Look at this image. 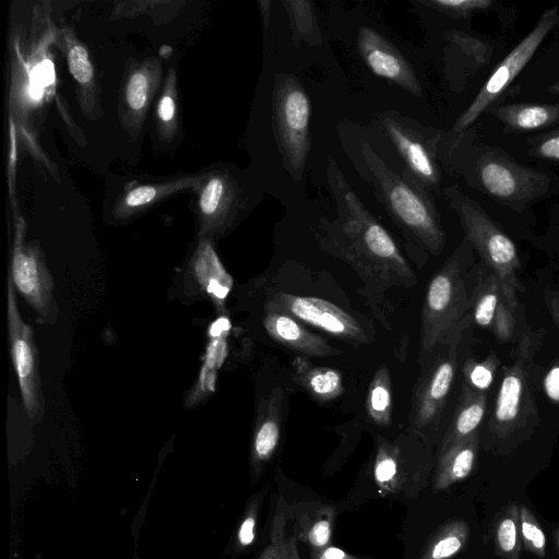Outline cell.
Listing matches in <instances>:
<instances>
[{"instance_id": "cell-1", "label": "cell", "mask_w": 559, "mask_h": 559, "mask_svg": "<svg viewBox=\"0 0 559 559\" xmlns=\"http://www.w3.org/2000/svg\"><path fill=\"white\" fill-rule=\"evenodd\" d=\"M326 181L336 205L333 219H319L313 235L326 252L349 264L366 284L371 301L391 287L413 286L416 276L391 234L368 210L332 155Z\"/></svg>"}, {"instance_id": "cell-2", "label": "cell", "mask_w": 559, "mask_h": 559, "mask_svg": "<svg viewBox=\"0 0 559 559\" xmlns=\"http://www.w3.org/2000/svg\"><path fill=\"white\" fill-rule=\"evenodd\" d=\"M343 146L407 241L431 254L441 253L445 235L431 193L389 167L366 140H350Z\"/></svg>"}, {"instance_id": "cell-3", "label": "cell", "mask_w": 559, "mask_h": 559, "mask_svg": "<svg viewBox=\"0 0 559 559\" xmlns=\"http://www.w3.org/2000/svg\"><path fill=\"white\" fill-rule=\"evenodd\" d=\"M443 195L456 213L466 239L492 270L507 304L514 310L520 286L518 280L520 260L514 242L475 200L462 193L457 187H447Z\"/></svg>"}, {"instance_id": "cell-4", "label": "cell", "mask_w": 559, "mask_h": 559, "mask_svg": "<svg viewBox=\"0 0 559 559\" xmlns=\"http://www.w3.org/2000/svg\"><path fill=\"white\" fill-rule=\"evenodd\" d=\"M472 302L457 250L429 282L421 312V356L456 338Z\"/></svg>"}, {"instance_id": "cell-5", "label": "cell", "mask_w": 559, "mask_h": 559, "mask_svg": "<svg viewBox=\"0 0 559 559\" xmlns=\"http://www.w3.org/2000/svg\"><path fill=\"white\" fill-rule=\"evenodd\" d=\"M311 104L300 80L292 73H278L272 90V126L283 164L299 179L311 148Z\"/></svg>"}, {"instance_id": "cell-6", "label": "cell", "mask_w": 559, "mask_h": 559, "mask_svg": "<svg viewBox=\"0 0 559 559\" xmlns=\"http://www.w3.org/2000/svg\"><path fill=\"white\" fill-rule=\"evenodd\" d=\"M378 123L403 164L402 171L430 193L439 190L437 163L442 133L394 110L378 114Z\"/></svg>"}, {"instance_id": "cell-7", "label": "cell", "mask_w": 559, "mask_h": 559, "mask_svg": "<svg viewBox=\"0 0 559 559\" xmlns=\"http://www.w3.org/2000/svg\"><path fill=\"white\" fill-rule=\"evenodd\" d=\"M559 23V8L552 5L539 16L533 29L500 61L474 100L457 118L452 133L460 134L495 103L532 59L546 36Z\"/></svg>"}, {"instance_id": "cell-8", "label": "cell", "mask_w": 559, "mask_h": 559, "mask_svg": "<svg viewBox=\"0 0 559 559\" xmlns=\"http://www.w3.org/2000/svg\"><path fill=\"white\" fill-rule=\"evenodd\" d=\"M8 331L11 358L16 373L22 402L26 415L33 421L44 416V394L41 390L38 352L34 334L19 311L16 290L8 276Z\"/></svg>"}, {"instance_id": "cell-9", "label": "cell", "mask_w": 559, "mask_h": 559, "mask_svg": "<svg viewBox=\"0 0 559 559\" xmlns=\"http://www.w3.org/2000/svg\"><path fill=\"white\" fill-rule=\"evenodd\" d=\"M476 175L481 188L500 202L518 207L548 190L546 174L526 168L497 152H487L477 160Z\"/></svg>"}, {"instance_id": "cell-10", "label": "cell", "mask_w": 559, "mask_h": 559, "mask_svg": "<svg viewBox=\"0 0 559 559\" xmlns=\"http://www.w3.org/2000/svg\"><path fill=\"white\" fill-rule=\"evenodd\" d=\"M456 340L447 356L433 360L418 377L412 396L408 432L419 438L433 429L443 413L456 371Z\"/></svg>"}, {"instance_id": "cell-11", "label": "cell", "mask_w": 559, "mask_h": 559, "mask_svg": "<svg viewBox=\"0 0 559 559\" xmlns=\"http://www.w3.org/2000/svg\"><path fill=\"white\" fill-rule=\"evenodd\" d=\"M266 304L284 310L300 322L316 326L348 343L371 342V337L356 318L328 300L275 292L270 295Z\"/></svg>"}, {"instance_id": "cell-12", "label": "cell", "mask_w": 559, "mask_h": 559, "mask_svg": "<svg viewBox=\"0 0 559 559\" xmlns=\"http://www.w3.org/2000/svg\"><path fill=\"white\" fill-rule=\"evenodd\" d=\"M9 275L15 290L37 312L39 319L52 323L58 306L53 296L55 282L40 252L16 239Z\"/></svg>"}, {"instance_id": "cell-13", "label": "cell", "mask_w": 559, "mask_h": 559, "mask_svg": "<svg viewBox=\"0 0 559 559\" xmlns=\"http://www.w3.org/2000/svg\"><path fill=\"white\" fill-rule=\"evenodd\" d=\"M357 49L376 75L390 81L416 97L423 96L418 76L404 55L383 35L369 26L357 33Z\"/></svg>"}, {"instance_id": "cell-14", "label": "cell", "mask_w": 559, "mask_h": 559, "mask_svg": "<svg viewBox=\"0 0 559 559\" xmlns=\"http://www.w3.org/2000/svg\"><path fill=\"white\" fill-rule=\"evenodd\" d=\"M263 324L267 334L278 344L305 356L332 357L342 350L304 328L300 321L284 310L265 304Z\"/></svg>"}, {"instance_id": "cell-15", "label": "cell", "mask_w": 559, "mask_h": 559, "mask_svg": "<svg viewBox=\"0 0 559 559\" xmlns=\"http://www.w3.org/2000/svg\"><path fill=\"white\" fill-rule=\"evenodd\" d=\"M283 402L284 391L277 388L258 407L251 448L252 462L257 466L266 463L277 448L283 419Z\"/></svg>"}, {"instance_id": "cell-16", "label": "cell", "mask_w": 559, "mask_h": 559, "mask_svg": "<svg viewBox=\"0 0 559 559\" xmlns=\"http://www.w3.org/2000/svg\"><path fill=\"white\" fill-rule=\"evenodd\" d=\"M478 444L479 433L476 432L439 452L433 478L435 491L445 490L472 473L478 453Z\"/></svg>"}, {"instance_id": "cell-17", "label": "cell", "mask_w": 559, "mask_h": 559, "mask_svg": "<svg viewBox=\"0 0 559 559\" xmlns=\"http://www.w3.org/2000/svg\"><path fill=\"white\" fill-rule=\"evenodd\" d=\"M191 275L201 293L206 294L217 308L224 306L233 280L209 243L198 249L192 261Z\"/></svg>"}, {"instance_id": "cell-18", "label": "cell", "mask_w": 559, "mask_h": 559, "mask_svg": "<svg viewBox=\"0 0 559 559\" xmlns=\"http://www.w3.org/2000/svg\"><path fill=\"white\" fill-rule=\"evenodd\" d=\"M491 114L511 132H530L559 123V104H508Z\"/></svg>"}, {"instance_id": "cell-19", "label": "cell", "mask_w": 559, "mask_h": 559, "mask_svg": "<svg viewBox=\"0 0 559 559\" xmlns=\"http://www.w3.org/2000/svg\"><path fill=\"white\" fill-rule=\"evenodd\" d=\"M525 373L522 361L506 370L497 395L493 427L498 433L509 432L516 424L525 389Z\"/></svg>"}, {"instance_id": "cell-20", "label": "cell", "mask_w": 559, "mask_h": 559, "mask_svg": "<svg viewBox=\"0 0 559 559\" xmlns=\"http://www.w3.org/2000/svg\"><path fill=\"white\" fill-rule=\"evenodd\" d=\"M239 190L226 175L212 176L205 183L199 199V206L209 224L222 226L237 209Z\"/></svg>"}, {"instance_id": "cell-21", "label": "cell", "mask_w": 559, "mask_h": 559, "mask_svg": "<svg viewBox=\"0 0 559 559\" xmlns=\"http://www.w3.org/2000/svg\"><path fill=\"white\" fill-rule=\"evenodd\" d=\"M486 409V394L463 385L460 403L443 436L439 452L478 432Z\"/></svg>"}, {"instance_id": "cell-22", "label": "cell", "mask_w": 559, "mask_h": 559, "mask_svg": "<svg viewBox=\"0 0 559 559\" xmlns=\"http://www.w3.org/2000/svg\"><path fill=\"white\" fill-rule=\"evenodd\" d=\"M334 520V509L328 506L307 507L298 515L296 535L309 545L312 556L330 546Z\"/></svg>"}, {"instance_id": "cell-23", "label": "cell", "mask_w": 559, "mask_h": 559, "mask_svg": "<svg viewBox=\"0 0 559 559\" xmlns=\"http://www.w3.org/2000/svg\"><path fill=\"white\" fill-rule=\"evenodd\" d=\"M468 536L467 523L452 520L431 536L419 559H451L465 547Z\"/></svg>"}, {"instance_id": "cell-24", "label": "cell", "mask_w": 559, "mask_h": 559, "mask_svg": "<svg viewBox=\"0 0 559 559\" xmlns=\"http://www.w3.org/2000/svg\"><path fill=\"white\" fill-rule=\"evenodd\" d=\"M297 379L319 400H332L342 394L344 388L340 373L331 368L312 367L301 361L296 364Z\"/></svg>"}, {"instance_id": "cell-25", "label": "cell", "mask_w": 559, "mask_h": 559, "mask_svg": "<svg viewBox=\"0 0 559 559\" xmlns=\"http://www.w3.org/2000/svg\"><path fill=\"white\" fill-rule=\"evenodd\" d=\"M495 545L502 559H519L521 551L520 506L511 502L495 524Z\"/></svg>"}, {"instance_id": "cell-26", "label": "cell", "mask_w": 559, "mask_h": 559, "mask_svg": "<svg viewBox=\"0 0 559 559\" xmlns=\"http://www.w3.org/2000/svg\"><path fill=\"white\" fill-rule=\"evenodd\" d=\"M290 25L295 43L321 44V32L312 2L306 0L282 1Z\"/></svg>"}, {"instance_id": "cell-27", "label": "cell", "mask_w": 559, "mask_h": 559, "mask_svg": "<svg viewBox=\"0 0 559 559\" xmlns=\"http://www.w3.org/2000/svg\"><path fill=\"white\" fill-rule=\"evenodd\" d=\"M366 409L371 420L381 427L391 423L392 391L390 371L382 365L376 371L367 394Z\"/></svg>"}, {"instance_id": "cell-28", "label": "cell", "mask_w": 559, "mask_h": 559, "mask_svg": "<svg viewBox=\"0 0 559 559\" xmlns=\"http://www.w3.org/2000/svg\"><path fill=\"white\" fill-rule=\"evenodd\" d=\"M401 441L378 439L373 476L376 483L384 489L394 488L402 473L403 450Z\"/></svg>"}, {"instance_id": "cell-29", "label": "cell", "mask_w": 559, "mask_h": 559, "mask_svg": "<svg viewBox=\"0 0 559 559\" xmlns=\"http://www.w3.org/2000/svg\"><path fill=\"white\" fill-rule=\"evenodd\" d=\"M506 304L500 283L491 273L481 282L473 297L472 307L475 322L481 328L491 329L500 309Z\"/></svg>"}, {"instance_id": "cell-30", "label": "cell", "mask_w": 559, "mask_h": 559, "mask_svg": "<svg viewBox=\"0 0 559 559\" xmlns=\"http://www.w3.org/2000/svg\"><path fill=\"white\" fill-rule=\"evenodd\" d=\"M520 532L524 548L537 557L546 556V536L535 515L524 506H520Z\"/></svg>"}, {"instance_id": "cell-31", "label": "cell", "mask_w": 559, "mask_h": 559, "mask_svg": "<svg viewBox=\"0 0 559 559\" xmlns=\"http://www.w3.org/2000/svg\"><path fill=\"white\" fill-rule=\"evenodd\" d=\"M288 507L283 500L278 501L271 531V542L260 555L259 559H286L287 539L285 538V526L288 519Z\"/></svg>"}, {"instance_id": "cell-32", "label": "cell", "mask_w": 559, "mask_h": 559, "mask_svg": "<svg viewBox=\"0 0 559 559\" xmlns=\"http://www.w3.org/2000/svg\"><path fill=\"white\" fill-rule=\"evenodd\" d=\"M498 366L495 355L488 356L483 361L467 360L464 366V385L471 390L484 392L493 380V374Z\"/></svg>"}, {"instance_id": "cell-33", "label": "cell", "mask_w": 559, "mask_h": 559, "mask_svg": "<svg viewBox=\"0 0 559 559\" xmlns=\"http://www.w3.org/2000/svg\"><path fill=\"white\" fill-rule=\"evenodd\" d=\"M420 3L453 19L469 17L493 4L491 0H425Z\"/></svg>"}, {"instance_id": "cell-34", "label": "cell", "mask_w": 559, "mask_h": 559, "mask_svg": "<svg viewBox=\"0 0 559 559\" xmlns=\"http://www.w3.org/2000/svg\"><path fill=\"white\" fill-rule=\"evenodd\" d=\"M69 69L79 83H87L93 78V67L87 51L80 45L73 46L68 55Z\"/></svg>"}, {"instance_id": "cell-35", "label": "cell", "mask_w": 559, "mask_h": 559, "mask_svg": "<svg viewBox=\"0 0 559 559\" xmlns=\"http://www.w3.org/2000/svg\"><path fill=\"white\" fill-rule=\"evenodd\" d=\"M531 153L542 159L559 162V126L533 141Z\"/></svg>"}, {"instance_id": "cell-36", "label": "cell", "mask_w": 559, "mask_h": 559, "mask_svg": "<svg viewBox=\"0 0 559 559\" xmlns=\"http://www.w3.org/2000/svg\"><path fill=\"white\" fill-rule=\"evenodd\" d=\"M148 81L144 73L135 72L127 85V100L133 110L142 109L147 100Z\"/></svg>"}, {"instance_id": "cell-37", "label": "cell", "mask_w": 559, "mask_h": 559, "mask_svg": "<svg viewBox=\"0 0 559 559\" xmlns=\"http://www.w3.org/2000/svg\"><path fill=\"white\" fill-rule=\"evenodd\" d=\"M157 194V188L152 186H140L131 190L124 198V203L129 207L143 206L151 202Z\"/></svg>"}, {"instance_id": "cell-38", "label": "cell", "mask_w": 559, "mask_h": 559, "mask_svg": "<svg viewBox=\"0 0 559 559\" xmlns=\"http://www.w3.org/2000/svg\"><path fill=\"white\" fill-rule=\"evenodd\" d=\"M257 525V512L253 509L242 521L238 531V542L242 546H249L254 540Z\"/></svg>"}, {"instance_id": "cell-39", "label": "cell", "mask_w": 559, "mask_h": 559, "mask_svg": "<svg viewBox=\"0 0 559 559\" xmlns=\"http://www.w3.org/2000/svg\"><path fill=\"white\" fill-rule=\"evenodd\" d=\"M544 384L547 395L551 400L559 402V366H555L549 370Z\"/></svg>"}, {"instance_id": "cell-40", "label": "cell", "mask_w": 559, "mask_h": 559, "mask_svg": "<svg viewBox=\"0 0 559 559\" xmlns=\"http://www.w3.org/2000/svg\"><path fill=\"white\" fill-rule=\"evenodd\" d=\"M175 115V102L169 95H164L158 104V117L162 121L173 120Z\"/></svg>"}, {"instance_id": "cell-41", "label": "cell", "mask_w": 559, "mask_h": 559, "mask_svg": "<svg viewBox=\"0 0 559 559\" xmlns=\"http://www.w3.org/2000/svg\"><path fill=\"white\" fill-rule=\"evenodd\" d=\"M313 559H360L358 557L352 556L344 551L341 548L334 546H328L325 549L320 551L319 554L312 556Z\"/></svg>"}, {"instance_id": "cell-42", "label": "cell", "mask_w": 559, "mask_h": 559, "mask_svg": "<svg viewBox=\"0 0 559 559\" xmlns=\"http://www.w3.org/2000/svg\"><path fill=\"white\" fill-rule=\"evenodd\" d=\"M272 4H273V2L270 0H260L259 1L261 19H262V23H263L264 27L269 26V23L271 20Z\"/></svg>"}, {"instance_id": "cell-43", "label": "cell", "mask_w": 559, "mask_h": 559, "mask_svg": "<svg viewBox=\"0 0 559 559\" xmlns=\"http://www.w3.org/2000/svg\"><path fill=\"white\" fill-rule=\"evenodd\" d=\"M286 559H300L298 549H297V542H296L295 535L287 538V558Z\"/></svg>"}, {"instance_id": "cell-44", "label": "cell", "mask_w": 559, "mask_h": 559, "mask_svg": "<svg viewBox=\"0 0 559 559\" xmlns=\"http://www.w3.org/2000/svg\"><path fill=\"white\" fill-rule=\"evenodd\" d=\"M548 91L552 94H556V95H559V81H557L556 83L551 84L549 87H548Z\"/></svg>"}, {"instance_id": "cell-45", "label": "cell", "mask_w": 559, "mask_h": 559, "mask_svg": "<svg viewBox=\"0 0 559 559\" xmlns=\"http://www.w3.org/2000/svg\"><path fill=\"white\" fill-rule=\"evenodd\" d=\"M556 539H557V545H558V548H559V530H558V532L556 534Z\"/></svg>"}]
</instances>
